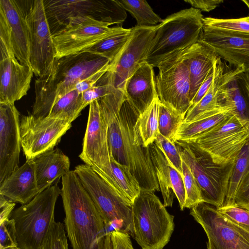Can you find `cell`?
<instances>
[{
  "instance_id": "cell-16",
  "label": "cell",
  "mask_w": 249,
  "mask_h": 249,
  "mask_svg": "<svg viewBox=\"0 0 249 249\" xmlns=\"http://www.w3.org/2000/svg\"><path fill=\"white\" fill-rule=\"evenodd\" d=\"M107 119L98 100L89 105L83 148L79 157L85 164L102 175L110 167Z\"/></svg>"
},
{
  "instance_id": "cell-25",
  "label": "cell",
  "mask_w": 249,
  "mask_h": 249,
  "mask_svg": "<svg viewBox=\"0 0 249 249\" xmlns=\"http://www.w3.org/2000/svg\"><path fill=\"white\" fill-rule=\"evenodd\" d=\"M0 185V195L21 205L41 193L36 184L32 160L15 169Z\"/></svg>"
},
{
  "instance_id": "cell-31",
  "label": "cell",
  "mask_w": 249,
  "mask_h": 249,
  "mask_svg": "<svg viewBox=\"0 0 249 249\" xmlns=\"http://www.w3.org/2000/svg\"><path fill=\"white\" fill-rule=\"evenodd\" d=\"M131 28L118 26L113 33L81 52H88L105 57L112 62L128 41Z\"/></svg>"
},
{
  "instance_id": "cell-9",
  "label": "cell",
  "mask_w": 249,
  "mask_h": 249,
  "mask_svg": "<svg viewBox=\"0 0 249 249\" xmlns=\"http://www.w3.org/2000/svg\"><path fill=\"white\" fill-rule=\"evenodd\" d=\"M43 2L52 34L77 17L90 16L111 25L122 24L127 17L117 0H43Z\"/></svg>"
},
{
  "instance_id": "cell-17",
  "label": "cell",
  "mask_w": 249,
  "mask_h": 249,
  "mask_svg": "<svg viewBox=\"0 0 249 249\" xmlns=\"http://www.w3.org/2000/svg\"><path fill=\"white\" fill-rule=\"evenodd\" d=\"M157 26L131 28L130 36L108 71L114 88L124 92L128 79L145 62L147 54L156 32Z\"/></svg>"
},
{
  "instance_id": "cell-40",
  "label": "cell",
  "mask_w": 249,
  "mask_h": 249,
  "mask_svg": "<svg viewBox=\"0 0 249 249\" xmlns=\"http://www.w3.org/2000/svg\"><path fill=\"white\" fill-rule=\"evenodd\" d=\"M112 84L110 72L108 71L91 88L82 93L85 108L95 100H99L109 94L114 89Z\"/></svg>"
},
{
  "instance_id": "cell-3",
  "label": "cell",
  "mask_w": 249,
  "mask_h": 249,
  "mask_svg": "<svg viewBox=\"0 0 249 249\" xmlns=\"http://www.w3.org/2000/svg\"><path fill=\"white\" fill-rule=\"evenodd\" d=\"M110 61L88 52L55 58L47 73L35 82V101L32 114L36 118L47 117L61 98L75 89L79 82L108 68Z\"/></svg>"
},
{
  "instance_id": "cell-2",
  "label": "cell",
  "mask_w": 249,
  "mask_h": 249,
  "mask_svg": "<svg viewBox=\"0 0 249 249\" xmlns=\"http://www.w3.org/2000/svg\"><path fill=\"white\" fill-rule=\"evenodd\" d=\"M67 236L72 249H105L107 226L73 170L62 178L61 194Z\"/></svg>"
},
{
  "instance_id": "cell-52",
  "label": "cell",
  "mask_w": 249,
  "mask_h": 249,
  "mask_svg": "<svg viewBox=\"0 0 249 249\" xmlns=\"http://www.w3.org/2000/svg\"><path fill=\"white\" fill-rule=\"evenodd\" d=\"M132 249H134L133 248Z\"/></svg>"
},
{
  "instance_id": "cell-8",
  "label": "cell",
  "mask_w": 249,
  "mask_h": 249,
  "mask_svg": "<svg viewBox=\"0 0 249 249\" xmlns=\"http://www.w3.org/2000/svg\"><path fill=\"white\" fill-rule=\"evenodd\" d=\"M93 200L108 226L114 230L130 233L132 230V204L91 167L80 164L73 170Z\"/></svg>"
},
{
  "instance_id": "cell-35",
  "label": "cell",
  "mask_w": 249,
  "mask_h": 249,
  "mask_svg": "<svg viewBox=\"0 0 249 249\" xmlns=\"http://www.w3.org/2000/svg\"><path fill=\"white\" fill-rule=\"evenodd\" d=\"M117 1L135 18L137 26H155L163 20L153 11L146 0H117Z\"/></svg>"
},
{
  "instance_id": "cell-15",
  "label": "cell",
  "mask_w": 249,
  "mask_h": 249,
  "mask_svg": "<svg viewBox=\"0 0 249 249\" xmlns=\"http://www.w3.org/2000/svg\"><path fill=\"white\" fill-rule=\"evenodd\" d=\"M156 77L161 103L185 116L191 107L189 71L180 53L160 63Z\"/></svg>"
},
{
  "instance_id": "cell-51",
  "label": "cell",
  "mask_w": 249,
  "mask_h": 249,
  "mask_svg": "<svg viewBox=\"0 0 249 249\" xmlns=\"http://www.w3.org/2000/svg\"><path fill=\"white\" fill-rule=\"evenodd\" d=\"M242 1L247 5V6L249 9V0H242Z\"/></svg>"
},
{
  "instance_id": "cell-43",
  "label": "cell",
  "mask_w": 249,
  "mask_h": 249,
  "mask_svg": "<svg viewBox=\"0 0 249 249\" xmlns=\"http://www.w3.org/2000/svg\"><path fill=\"white\" fill-rule=\"evenodd\" d=\"M0 249H20L16 237L13 219H7L0 223Z\"/></svg>"
},
{
  "instance_id": "cell-18",
  "label": "cell",
  "mask_w": 249,
  "mask_h": 249,
  "mask_svg": "<svg viewBox=\"0 0 249 249\" xmlns=\"http://www.w3.org/2000/svg\"><path fill=\"white\" fill-rule=\"evenodd\" d=\"M20 122L14 104L0 103V183L19 166Z\"/></svg>"
},
{
  "instance_id": "cell-5",
  "label": "cell",
  "mask_w": 249,
  "mask_h": 249,
  "mask_svg": "<svg viewBox=\"0 0 249 249\" xmlns=\"http://www.w3.org/2000/svg\"><path fill=\"white\" fill-rule=\"evenodd\" d=\"M153 191L141 190L132 205L130 234L142 249H163L175 228L174 216Z\"/></svg>"
},
{
  "instance_id": "cell-19",
  "label": "cell",
  "mask_w": 249,
  "mask_h": 249,
  "mask_svg": "<svg viewBox=\"0 0 249 249\" xmlns=\"http://www.w3.org/2000/svg\"><path fill=\"white\" fill-rule=\"evenodd\" d=\"M217 97L221 108L249 125V74L243 66L225 67Z\"/></svg>"
},
{
  "instance_id": "cell-27",
  "label": "cell",
  "mask_w": 249,
  "mask_h": 249,
  "mask_svg": "<svg viewBox=\"0 0 249 249\" xmlns=\"http://www.w3.org/2000/svg\"><path fill=\"white\" fill-rule=\"evenodd\" d=\"M32 160L36 184L40 192L71 171L70 159L58 148L40 155Z\"/></svg>"
},
{
  "instance_id": "cell-12",
  "label": "cell",
  "mask_w": 249,
  "mask_h": 249,
  "mask_svg": "<svg viewBox=\"0 0 249 249\" xmlns=\"http://www.w3.org/2000/svg\"><path fill=\"white\" fill-rule=\"evenodd\" d=\"M90 16L70 19L65 26L53 34L55 58L76 54L90 47L117 29Z\"/></svg>"
},
{
  "instance_id": "cell-32",
  "label": "cell",
  "mask_w": 249,
  "mask_h": 249,
  "mask_svg": "<svg viewBox=\"0 0 249 249\" xmlns=\"http://www.w3.org/2000/svg\"><path fill=\"white\" fill-rule=\"evenodd\" d=\"M232 115L228 111H220L204 116L194 122L183 123L179 128L175 141H188L219 124Z\"/></svg>"
},
{
  "instance_id": "cell-21",
  "label": "cell",
  "mask_w": 249,
  "mask_h": 249,
  "mask_svg": "<svg viewBox=\"0 0 249 249\" xmlns=\"http://www.w3.org/2000/svg\"><path fill=\"white\" fill-rule=\"evenodd\" d=\"M149 149L164 206L172 207L175 196L180 210L182 211L184 209L186 198L183 175L176 170L167 159L157 141L149 145Z\"/></svg>"
},
{
  "instance_id": "cell-33",
  "label": "cell",
  "mask_w": 249,
  "mask_h": 249,
  "mask_svg": "<svg viewBox=\"0 0 249 249\" xmlns=\"http://www.w3.org/2000/svg\"><path fill=\"white\" fill-rule=\"evenodd\" d=\"M249 173V140L242 148L234 162L223 205H235L234 198L236 193Z\"/></svg>"
},
{
  "instance_id": "cell-26",
  "label": "cell",
  "mask_w": 249,
  "mask_h": 249,
  "mask_svg": "<svg viewBox=\"0 0 249 249\" xmlns=\"http://www.w3.org/2000/svg\"><path fill=\"white\" fill-rule=\"evenodd\" d=\"M180 55L189 71L191 104L198 89L213 69L217 55L211 48L199 41Z\"/></svg>"
},
{
  "instance_id": "cell-7",
  "label": "cell",
  "mask_w": 249,
  "mask_h": 249,
  "mask_svg": "<svg viewBox=\"0 0 249 249\" xmlns=\"http://www.w3.org/2000/svg\"><path fill=\"white\" fill-rule=\"evenodd\" d=\"M174 143L199 186L203 202L217 208L222 206L235 161L216 163L192 141H176Z\"/></svg>"
},
{
  "instance_id": "cell-10",
  "label": "cell",
  "mask_w": 249,
  "mask_h": 249,
  "mask_svg": "<svg viewBox=\"0 0 249 249\" xmlns=\"http://www.w3.org/2000/svg\"><path fill=\"white\" fill-rule=\"evenodd\" d=\"M249 140V125L231 115L219 124L194 139L193 142L207 152L213 160L227 164L235 161Z\"/></svg>"
},
{
  "instance_id": "cell-39",
  "label": "cell",
  "mask_w": 249,
  "mask_h": 249,
  "mask_svg": "<svg viewBox=\"0 0 249 249\" xmlns=\"http://www.w3.org/2000/svg\"><path fill=\"white\" fill-rule=\"evenodd\" d=\"M38 249H68L64 225L60 222L54 221Z\"/></svg>"
},
{
  "instance_id": "cell-42",
  "label": "cell",
  "mask_w": 249,
  "mask_h": 249,
  "mask_svg": "<svg viewBox=\"0 0 249 249\" xmlns=\"http://www.w3.org/2000/svg\"><path fill=\"white\" fill-rule=\"evenodd\" d=\"M0 61L14 57L9 26L4 13L0 10Z\"/></svg>"
},
{
  "instance_id": "cell-38",
  "label": "cell",
  "mask_w": 249,
  "mask_h": 249,
  "mask_svg": "<svg viewBox=\"0 0 249 249\" xmlns=\"http://www.w3.org/2000/svg\"><path fill=\"white\" fill-rule=\"evenodd\" d=\"M182 172L186 194L184 208L191 209L203 202L201 193L191 171L183 160Z\"/></svg>"
},
{
  "instance_id": "cell-37",
  "label": "cell",
  "mask_w": 249,
  "mask_h": 249,
  "mask_svg": "<svg viewBox=\"0 0 249 249\" xmlns=\"http://www.w3.org/2000/svg\"><path fill=\"white\" fill-rule=\"evenodd\" d=\"M204 26L230 32L249 34V15L238 18H217L205 17L203 18Z\"/></svg>"
},
{
  "instance_id": "cell-45",
  "label": "cell",
  "mask_w": 249,
  "mask_h": 249,
  "mask_svg": "<svg viewBox=\"0 0 249 249\" xmlns=\"http://www.w3.org/2000/svg\"><path fill=\"white\" fill-rule=\"evenodd\" d=\"M234 204L249 211V173L241 183L236 193Z\"/></svg>"
},
{
  "instance_id": "cell-44",
  "label": "cell",
  "mask_w": 249,
  "mask_h": 249,
  "mask_svg": "<svg viewBox=\"0 0 249 249\" xmlns=\"http://www.w3.org/2000/svg\"><path fill=\"white\" fill-rule=\"evenodd\" d=\"M166 155L167 159L181 175L182 160L180 153L175 143L159 133L156 140Z\"/></svg>"
},
{
  "instance_id": "cell-36",
  "label": "cell",
  "mask_w": 249,
  "mask_h": 249,
  "mask_svg": "<svg viewBox=\"0 0 249 249\" xmlns=\"http://www.w3.org/2000/svg\"><path fill=\"white\" fill-rule=\"evenodd\" d=\"M184 115L160 102L159 113V131L174 142L177 132L184 123Z\"/></svg>"
},
{
  "instance_id": "cell-50",
  "label": "cell",
  "mask_w": 249,
  "mask_h": 249,
  "mask_svg": "<svg viewBox=\"0 0 249 249\" xmlns=\"http://www.w3.org/2000/svg\"><path fill=\"white\" fill-rule=\"evenodd\" d=\"M15 205V202L0 195V223L5 220L9 219Z\"/></svg>"
},
{
  "instance_id": "cell-48",
  "label": "cell",
  "mask_w": 249,
  "mask_h": 249,
  "mask_svg": "<svg viewBox=\"0 0 249 249\" xmlns=\"http://www.w3.org/2000/svg\"><path fill=\"white\" fill-rule=\"evenodd\" d=\"M109 66L91 75L86 79L77 83L75 89L82 93L94 86L99 79L108 71Z\"/></svg>"
},
{
  "instance_id": "cell-49",
  "label": "cell",
  "mask_w": 249,
  "mask_h": 249,
  "mask_svg": "<svg viewBox=\"0 0 249 249\" xmlns=\"http://www.w3.org/2000/svg\"><path fill=\"white\" fill-rule=\"evenodd\" d=\"M192 7L209 12L223 2V0H185Z\"/></svg>"
},
{
  "instance_id": "cell-22",
  "label": "cell",
  "mask_w": 249,
  "mask_h": 249,
  "mask_svg": "<svg viewBox=\"0 0 249 249\" xmlns=\"http://www.w3.org/2000/svg\"><path fill=\"white\" fill-rule=\"evenodd\" d=\"M31 68L15 56L0 61V103L14 104L27 94L33 75Z\"/></svg>"
},
{
  "instance_id": "cell-11",
  "label": "cell",
  "mask_w": 249,
  "mask_h": 249,
  "mask_svg": "<svg viewBox=\"0 0 249 249\" xmlns=\"http://www.w3.org/2000/svg\"><path fill=\"white\" fill-rule=\"evenodd\" d=\"M29 36V62L38 77L48 72L55 59V50L43 0L23 4Z\"/></svg>"
},
{
  "instance_id": "cell-47",
  "label": "cell",
  "mask_w": 249,
  "mask_h": 249,
  "mask_svg": "<svg viewBox=\"0 0 249 249\" xmlns=\"http://www.w3.org/2000/svg\"><path fill=\"white\" fill-rule=\"evenodd\" d=\"M215 68L214 65L213 69L211 71L208 75L203 81L192 100L190 108L196 105L205 96L213 82Z\"/></svg>"
},
{
  "instance_id": "cell-28",
  "label": "cell",
  "mask_w": 249,
  "mask_h": 249,
  "mask_svg": "<svg viewBox=\"0 0 249 249\" xmlns=\"http://www.w3.org/2000/svg\"><path fill=\"white\" fill-rule=\"evenodd\" d=\"M110 163L109 169L100 175L132 204L141 190L138 181L128 167L119 163L112 156Z\"/></svg>"
},
{
  "instance_id": "cell-6",
  "label": "cell",
  "mask_w": 249,
  "mask_h": 249,
  "mask_svg": "<svg viewBox=\"0 0 249 249\" xmlns=\"http://www.w3.org/2000/svg\"><path fill=\"white\" fill-rule=\"evenodd\" d=\"M59 180L12 212L10 218L20 249H38L55 221V204L61 194Z\"/></svg>"
},
{
  "instance_id": "cell-41",
  "label": "cell",
  "mask_w": 249,
  "mask_h": 249,
  "mask_svg": "<svg viewBox=\"0 0 249 249\" xmlns=\"http://www.w3.org/2000/svg\"><path fill=\"white\" fill-rule=\"evenodd\" d=\"M217 210L224 217L249 232V211L236 205H223Z\"/></svg>"
},
{
  "instance_id": "cell-34",
  "label": "cell",
  "mask_w": 249,
  "mask_h": 249,
  "mask_svg": "<svg viewBox=\"0 0 249 249\" xmlns=\"http://www.w3.org/2000/svg\"><path fill=\"white\" fill-rule=\"evenodd\" d=\"M84 108L82 93L74 89L59 99L48 116L65 119L72 122Z\"/></svg>"
},
{
  "instance_id": "cell-46",
  "label": "cell",
  "mask_w": 249,
  "mask_h": 249,
  "mask_svg": "<svg viewBox=\"0 0 249 249\" xmlns=\"http://www.w3.org/2000/svg\"><path fill=\"white\" fill-rule=\"evenodd\" d=\"M113 249H132L133 246L129 233L121 231H110Z\"/></svg>"
},
{
  "instance_id": "cell-24",
  "label": "cell",
  "mask_w": 249,
  "mask_h": 249,
  "mask_svg": "<svg viewBox=\"0 0 249 249\" xmlns=\"http://www.w3.org/2000/svg\"><path fill=\"white\" fill-rule=\"evenodd\" d=\"M0 10L9 26L15 57L21 64L30 67L29 31L23 4L19 0H0Z\"/></svg>"
},
{
  "instance_id": "cell-20",
  "label": "cell",
  "mask_w": 249,
  "mask_h": 249,
  "mask_svg": "<svg viewBox=\"0 0 249 249\" xmlns=\"http://www.w3.org/2000/svg\"><path fill=\"white\" fill-rule=\"evenodd\" d=\"M234 67L243 66L249 74V34L203 26L198 40Z\"/></svg>"
},
{
  "instance_id": "cell-14",
  "label": "cell",
  "mask_w": 249,
  "mask_h": 249,
  "mask_svg": "<svg viewBox=\"0 0 249 249\" xmlns=\"http://www.w3.org/2000/svg\"><path fill=\"white\" fill-rule=\"evenodd\" d=\"M71 123L67 119L50 116H22L20 122L21 148L26 160L53 149Z\"/></svg>"
},
{
  "instance_id": "cell-4",
  "label": "cell",
  "mask_w": 249,
  "mask_h": 249,
  "mask_svg": "<svg viewBox=\"0 0 249 249\" xmlns=\"http://www.w3.org/2000/svg\"><path fill=\"white\" fill-rule=\"evenodd\" d=\"M201 11L193 7L169 15L157 26L145 62L158 67L198 41L203 28Z\"/></svg>"
},
{
  "instance_id": "cell-1",
  "label": "cell",
  "mask_w": 249,
  "mask_h": 249,
  "mask_svg": "<svg viewBox=\"0 0 249 249\" xmlns=\"http://www.w3.org/2000/svg\"><path fill=\"white\" fill-rule=\"evenodd\" d=\"M108 122V142L110 155L125 165L138 181L141 190L160 191L149 146L136 140L135 126L139 114L126 100L124 92L114 88L98 100Z\"/></svg>"
},
{
  "instance_id": "cell-29",
  "label": "cell",
  "mask_w": 249,
  "mask_h": 249,
  "mask_svg": "<svg viewBox=\"0 0 249 249\" xmlns=\"http://www.w3.org/2000/svg\"><path fill=\"white\" fill-rule=\"evenodd\" d=\"M215 75L213 82L208 92L195 106L191 107L185 115L184 123H189L210 114L227 110L221 108L217 102V91L225 66L222 59L217 56L214 64Z\"/></svg>"
},
{
  "instance_id": "cell-13",
  "label": "cell",
  "mask_w": 249,
  "mask_h": 249,
  "mask_svg": "<svg viewBox=\"0 0 249 249\" xmlns=\"http://www.w3.org/2000/svg\"><path fill=\"white\" fill-rule=\"evenodd\" d=\"M190 214L205 231L207 249H249V232L222 216L214 206L200 202L191 209Z\"/></svg>"
},
{
  "instance_id": "cell-30",
  "label": "cell",
  "mask_w": 249,
  "mask_h": 249,
  "mask_svg": "<svg viewBox=\"0 0 249 249\" xmlns=\"http://www.w3.org/2000/svg\"><path fill=\"white\" fill-rule=\"evenodd\" d=\"M160 101L156 97L137 120L135 126V137L138 142L145 147L156 140L159 131V113Z\"/></svg>"
},
{
  "instance_id": "cell-23",
  "label": "cell",
  "mask_w": 249,
  "mask_h": 249,
  "mask_svg": "<svg viewBox=\"0 0 249 249\" xmlns=\"http://www.w3.org/2000/svg\"><path fill=\"white\" fill-rule=\"evenodd\" d=\"M153 68L147 62L142 64L124 86L126 100L139 115L158 96Z\"/></svg>"
}]
</instances>
